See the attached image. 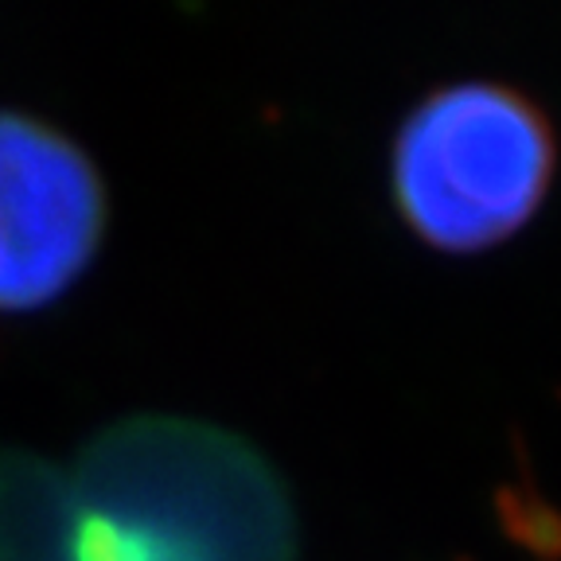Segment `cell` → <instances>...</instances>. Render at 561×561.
I'll use <instances>...</instances> for the list:
<instances>
[{
	"label": "cell",
	"instance_id": "obj_2",
	"mask_svg": "<svg viewBox=\"0 0 561 561\" xmlns=\"http://www.w3.org/2000/svg\"><path fill=\"white\" fill-rule=\"evenodd\" d=\"M105 184L82 145L0 110V312H39L90 270L105 234Z\"/></svg>",
	"mask_w": 561,
	"mask_h": 561
},
{
	"label": "cell",
	"instance_id": "obj_1",
	"mask_svg": "<svg viewBox=\"0 0 561 561\" xmlns=\"http://www.w3.org/2000/svg\"><path fill=\"white\" fill-rule=\"evenodd\" d=\"M553 168L558 140L530 98L500 82H456L405 114L390 192L425 245L480 254L535 219Z\"/></svg>",
	"mask_w": 561,
	"mask_h": 561
},
{
	"label": "cell",
	"instance_id": "obj_3",
	"mask_svg": "<svg viewBox=\"0 0 561 561\" xmlns=\"http://www.w3.org/2000/svg\"><path fill=\"white\" fill-rule=\"evenodd\" d=\"M503 511H507V523L515 535H523V542L530 546V550H550L558 553L561 550V523L558 515H550V511H535L526 507V495H507V503H503Z\"/></svg>",
	"mask_w": 561,
	"mask_h": 561
}]
</instances>
